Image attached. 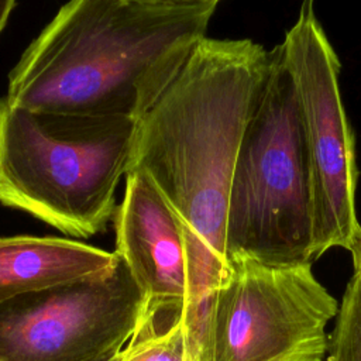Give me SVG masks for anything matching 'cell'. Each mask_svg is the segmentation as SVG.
Returning a JSON list of instances; mask_svg holds the SVG:
<instances>
[{
    "label": "cell",
    "mask_w": 361,
    "mask_h": 361,
    "mask_svg": "<svg viewBox=\"0 0 361 361\" xmlns=\"http://www.w3.org/2000/svg\"><path fill=\"white\" fill-rule=\"evenodd\" d=\"M114 227V252L128 265L145 299L142 320L159 314L180 316L186 299L180 223L164 193L138 168H128L126 173Z\"/></svg>",
    "instance_id": "cell-8"
},
{
    "label": "cell",
    "mask_w": 361,
    "mask_h": 361,
    "mask_svg": "<svg viewBox=\"0 0 361 361\" xmlns=\"http://www.w3.org/2000/svg\"><path fill=\"white\" fill-rule=\"evenodd\" d=\"M313 1L303 0L281 45L295 83L309 158L316 261L334 247L351 254L361 244V224L355 213L354 137L338 86L340 62Z\"/></svg>",
    "instance_id": "cell-6"
},
{
    "label": "cell",
    "mask_w": 361,
    "mask_h": 361,
    "mask_svg": "<svg viewBox=\"0 0 361 361\" xmlns=\"http://www.w3.org/2000/svg\"><path fill=\"white\" fill-rule=\"evenodd\" d=\"M14 4H16V0H0V32L6 27Z\"/></svg>",
    "instance_id": "cell-12"
},
{
    "label": "cell",
    "mask_w": 361,
    "mask_h": 361,
    "mask_svg": "<svg viewBox=\"0 0 361 361\" xmlns=\"http://www.w3.org/2000/svg\"><path fill=\"white\" fill-rule=\"evenodd\" d=\"M216 6L69 0L11 69L6 99L140 121L206 38Z\"/></svg>",
    "instance_id": "cell-2"
},
{
    "label": "cell",
    "mask_w": 361,
    "mask_h": 361,
    "mask_svg": "<svg viewBox=\"0 0 361 361\" xmlns=\"http://www.w3.org/2000/svg\"><path fill=\"white\" fill-rule=\"evenodd\" d=\"M137 123L28 109L0 97V203L71 237L102 231L116 210Z\"/></svg>",
    "instance_id": "cell-3"
},
{
    "label": "cell",
    "mask_w": 361,
    "mask_h": 361,
    "mask_svg": "<svg viewBox=\"0 0 361 361\" xmlns=\"http://www.w3.org/2000/svg\"><path fill=\"white\" fill-rule=\"evenodd\" d=\"M227 255L267 264L313 262L309 158L282 45L247 124L233 171Z\"/></svg>",
    "instance_id": "cell-4"
},
{
    "label": "cell",
    "mask_w": 361,
    "mask_h": 361,
    "mask_svg": "<svg viewBox=\"0 0 361 361\" xmlns=\"http://www.w3.org/2000/svg\"><path fill=\"white\" fill-rule=\"evenodd\" d=\"M121 361H127V360L124 358V350H123V358H121Z\"/></svg>",
    "instance_id": "cell-15"
},
{
    "label": "cell",
    "mask_w": 361,
    "mask_h": 361,
    "mask_svg": "<svg viewBox=\"0 0 361 361\" xmlns=\"http://www.w3.org/2000/svg\"><path fill=\"white\" fill-rule=\"evenodd\" d=\"M212 314L209 361H323L340 303L310 262L233 257Z\"/></svg>",
    "instance_id": "cell-5"
},
{
    "label": "cell",
    "mask_w": 361,
    "mask_h": 361,
    "mask_svg": "<svg viewBox=\"0 0 361 361\" xmlns=\"http://www.w3.org/2000/svg\"><path fill=\"white\" fill-rule=\"evenodd\" d=\"M148 3H162V4H196V3H219L220 0H140Z\"/></svg>",
    "instance_id": "cell-13"
},
{
    "label": "cell",
    "mask_w": 361,
    "mask_h": 361,
    "mask_svg": "<svg viewBox=\"0 0 361 361\" xmlns=\"http://www.w3.org/2000/svg\"><path fill=\"white\" fill-rule=\"evenodd\" d=\"M123 348H113V350H109V351H104V353H100L97 355H93V357H89L86 360H82V361H121L123 358Z\"/></svg>",
    "instance_id": "cell-11"
},
{
    "label": "cell",
    "mask_w": 361,
    "mask_h": 361,
    "mask_svg": "<svg viewBox=\"0 0 361 361\" xmlns=\"http://www.w3.org/2000/svg\"><path fill=\"white\" fill-rule=\"evenodd\" d=\"M351 258H353L354 271L361 276V244L351 252Z\"/></svg>",
    "instance_id": "cell-14"
},
{
    "label": "cell",
    "mask_w": 361,
    "mask_h": 361,
    "mask_svg": "<svg viewBox=\"0 0 361 361\" xmlns=\"http://www.w3.org/2000/svg\"><path fill=\"white\" fill-rule=\"evenodd\" d=\"M127 361H193L180 316L175 320H144L128 345Z\"/></svg>",
    "instance_id": "cell-10"
},
{
    "label": "cell",
    "mask_w": 361,
    "mask_h": 361,
    "mask_svg": "<svg viewBox=\"0 0 361 361\" xmlns=\"http://www.w3.org/2000/svg\"><path fill=\"white\" fill-rule=\"evenodd\" d=\"M271 71L251 39L203 38L137 123L128 168L144 171L175 210L186 259L185 327L204 331L230 271L227 214L238 149Z\"/></svg>",
    "instance_id": "cell-1"
},
{
    "label": "cell",
    "mask_w": 361,
    "mask_h": 361,
    "mask_svg": "<svg viewBox=\"0 0 361 361\" xmlns=\"http://www.w3.org/2000/svg\"><path fill=\"white\" fill-rule=\"evenodd\" d=\"M117 254L61 237H0V303L111 268Z\"/></svg>",
    "instance_id": "cell-9"
},
{
    "label": "cell",
    "mask_w": 361,
    "mask_h": 361,
    "mask_svg": "<svg viewBox=\"0 0 361 361\" xmlns=\"http://www.w3.org/2000/svg\"><path fill=\"white\" fill-rule=\"evenodd\" d=\"M145 316L128 265L0 303V361H82L123 348Z\"/></svg>",
    "instance_id": "cell-7"
}]
</instances>
